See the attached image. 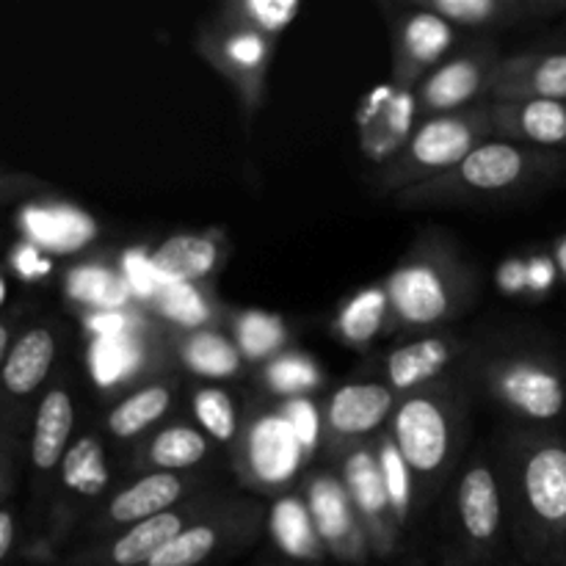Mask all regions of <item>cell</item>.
Wrapping results in <instances>:
<instances>
[{"label":"cell","instance_id":"6da1fadb","mask_svg":"<svg viewBox=\"0 0 566 566\" xmlns=\"http://www.w3.org/2000/svg\"><path fill=\"white\" fill-rule=\"evenodd\" d=\"M506 486L509 542L520 562L558 566L566 551V434L514 426L497 446Z\"/></svg>","mask_w":566,"mask_h":566},{"label":"cell","instance_id":"7a4b0ae2","mask_svg":"<svg viewBox=\"0 0 566 566\" xmlns=\"http://www.w3.org/2000/svg\"><path fill=\"white\" fill-rule=\"evenodd\" d=\"M470 385L440 379L398 398L390 431L415 481V512H423L446 490L462 462L470 431Z\"/></svg>","mask_w":566,"mask_h":566},{"label":"cell","instance_id":"3957f363","mask_svg":"<svg viewBox=\"0 0 566 566\" xmlns=\"http://www.w3.org/2000/svg\"><path fill=\"white\" fill-rule=\"evenodd\" d=\"M566 175V153L490 138L437 180L396 193L398 208H448L523 199Z\"/></svg>","mask_w":566,"mask_h":566},{"label":"cell","instance_id":"277c9868","mask_svg":"<svg viewBox=\"0 0 566 566\" xmlns=\"http://www.w3.org/2000/svg\"><path fill=\"white\" fill-rule=\"evenodd\" d=\"M392 332H426L462 318L479 298V280L446 235H423L385 282Z\"/></svg>","mask_w":566,"mask_h":566},{"label":"cell","instance_id":"5b68a950","mask_svg":"<svg viewBox=\"0 0 566 566\" xmlns=\"http://www.w3.org/2000/svg\"><path fill=\"white\" fill-rule=\"evenodd\" d=\"M470 390H481L520 426L556 429L566 418V365L556 352L542 346L470 348L464 359Z\"/></svg>","mask_w":566,"mask_h":566},{"label":"cell","instance_id":"8992f818","mask_svg":"<svg viewBox=\"0 0 566 566\" xmlns=\"http://www.w3.org/2000/svg\"><path fill=\"white\" fill-rule=\"evenodd\" d=\"M490 138H495L492 136V99L453 111V114L420 119L403 147L379 169L376 188L379 193L396 197L409 188L437 180Z\"/></svg>","mask_w":566,"mask_h":566},{"label":"cell","instance_id":"52a82bcc","mask_svg":"<svg viewBox=\"0 0 566 566\" xmlns=\"http://www.w3.org/2000/svg\"><path fill=\"white\" fill-rule=\"evenodd\" d=\"M451 528L457 539L453 562L468 566H501L509 539L506 486L497 457L479 451L468 459L451 492Z\"/></svg>","mask_w":566,"mask_h":566},{"label":"cell","instance_id":"ba28073f","mask_svg":"<svg viewBox=\"0 0 566 566\" xmlns=\"http://www.w3.org/2000/svg\"><path fill=\"white\" fill-rule=\"evenodd\" d=\"M230 453L241 484L271 497L293 492V484L307 462L302 442L287 426L276 401L258 398L243 409L241 437Z\"/></svg>","mask_w":566,"mask_h":566},{"label":"cell","instance_id":"9c48e42d","mask_svg":"<svg viewBox=\"0 0 566 566\" xmlns=\"http://www.w3.org/2000/svg\"><path fill=\"white\" fill-rule=\"evenodd\" d=\"M193 50L230 83L243 114L254 116L265 103V81L274 59L276 39L238 25L216 11L205 20L193 36Z\"/></svg>","mask_w":566,"mask_h":566},{"label":"cell","instance_id":"30bf717a","mask_svg":"<svg viewBox=\"0 0 566 566\" xmlns=\"http://www.w3.org/2000/svg\"><path fill=\"white\" fill-rule=\"evenodd\" d=\"M265 512L258 501L227 495L208 517L171 539L147 566H205L252 545L265 528Z\"/></svg>","mask_w":566,"mask_h":566},{"label":"cell","instance_id":"8fae6325","mask_svg":"<svg viewBox=\"0 0 566 566\" xmlns=\"http://www.w3.org/2000/svg\"><path fill=\"white\" fill-rule=\"evenodd\" d=\"M392 42V83L415 92L453 50L457 28L418 0L385 6Z\"/></svg>","mask_w":566,"mask_h":566},{"label":"cell","instance_id":"7c38bea8","mask_svg":"<svg viewBox=\"0 0 566 566\" xmlns=\"http://www.w3.org/2000/svg\"><path fill=\"white\" fill-rule=\"evenodd\" d=\"M332 468L340 475L343 486H346L352 506L357 512L359 525H363L365 536H368L370 556L392 558L398 545H401V525H398L396 514H392L390 495H387L385 479H381L379 459H376L374 440L354 442V446L340 448L332 453Z\"/></svg>","mask_w":566,"mask_h":566},{"label":"cell","instance_id":"4fadbf2b","mask_svg":"<svg viewBox=\"0 0 566 566\" xmlns=\"http://www.w3.org/2000/svg\"><path fill=\"white\" fill-rule=\"evenodd\" d=\"M501 59L503 55L492 36L464 44L462 50L448 55L412 92L418 122L464 111L490 99V83Z\"/></svg>","mask_w":566,"mask_h":566},{"label":"cell","instance_id":"5bb4252c","mask_svg":"<svg viewBox=\"0 0 566 566\" xmlns=\"http://www.w3.org/2000/svg\"><path fill=\"white\" fill-rule=\"evenodd\" d=\"M227 497V492L219 490H205L193 495L191 501L180 503V506L169 509V512L149 517L144 523L130 525L125 531L105 536L97 547L86 556L88 566H147L169 545L171 539L191 528L197 520L208 517L216 506Z\"/></svg>","mask_w":566,"mask_h":566},{"label":"cell","instance_id":"9a60e30c","mask_svg":"<svg viewBox=\"0 0 566 566\" xmlns=\"http://www.w3.org/2000/svg\"><path fill=\"white\" fill-rule=\"evenodd\" d=\"M302 497L310 509L318 539L335 562L346 566H365L370 558L368 536L359 525L346 486L335 468H313L302 481Z\"/></svg>","mask_w":566,"mask_h":566},{"label":"cell","instance_id":"2e32d148","mask_svg":"<svg viewBox=\"0 0 566 566\" xmlns=\"http://www.w3.org/2000/svg\"><path fill=\"white\" fill-rule=\"evenodd\" d=\"M398 398L401 396L385 379H357L335 387L321 407L326 457L381 434L390 426Z\"/></svg>","mask_w":566,"mask_h":566},{"label":"cell","instance_id":"e0dca14e","mask_svg":"<svg viewBox=\"0 0 566 566\" xmlns=\"http://www.w3.org/2000/svg\"><path fill=\"white\" fill-rule=\"evenodd\" d=\"M208 484L210 479L199 470L197 473H136V479L111 492L105 506L99 509V517L94 520V528L103 536L125 531L191 501L199 492L210 490Z\"/></svg>","mask_w":566,"mask_h":566},{"label":"cell","instance_id":"ac0fdd59","mask_svg":"<svg viewBox=\"0 0 566 566\" xmlns=\"http://www.w3.org/2000/svg\"><path fill=\"white\" fill-rule=\"evenodd\" d=\"M470 354V343L462 340L451 332H434V335H420L412 340L401 343L392 352H387L385 363V381L398 392L420 390L434 381L446 379L448 370L457 363H464Z\"/></svg>","mask_w":566,"mask_h":566},{"label":"cell","instance_id":"d6986e66","mask_svg":"<svg viewBox=\"0 0 566 566\" xmlns=\"http://www.w3.org/2000/svg\"><path fill=\"white\" fill-rule=\"evenodd\" d=\"M492 103L553 99L566 103V50L503 55L490 83Z\"/></svg>","mask_w":566,"mask_h":566},{"label":"cell","instance_id":"ffe728a7","mask_svg":"<svg viewBox=\"0 0 566 566\" xmlns=\"http://www.w3.org/2000/svg\"><path fill=\"white\" fill-rule=\"evenodd\" d=\"M418 3L440 14L453 28L484 33L531 25L566 11V0H418Z\"/></svg>","mask_w":566,"mask_h":566},{"label":"cell","instance_id":"44dd1931","mask_svg":"<svg viewBox=\"0 0 566 566\" xmlns=\"http://www.w3.org/2000/svg\"><path fill=\"white\" fill-rule=\"evenodd\" d=\"M227 241L221 232H177L149 254V269L160 285H202L221 265Z\"/></svg>","mask_w":566,"mask_h":566},{"label":"cell","instance_id":"7402d4cb","mask_svg":"<svg viewBox=\"0 0 566 566\" xmlns=\"http://www.w3.org/2000/svg\"><path fill=\"white\" fill-rule=\"evenodd\" d=\"M492 136L523 147L564 153L566 103H553V99L492 103Z\"/></svg>","mask_w":566,"mask_h":566},{"label":"cell","instance_id":"603a6c76","mask_svg":"<svg viewBox=\"0 0 566 566\" xmlns=\"http://www.w3.org/2000/svg\"><path fill=\"white\" fill-rule=\"evenodd\" d=\"M213 453V442L191 423H169L133 446L136 473H197Z\"/></svg>","mask_w":566,"mask_h":566},{"label":"cell","instance_id":"cb8c5ba5","mask_svg":"<svg viewBox=\"0 0 566 566\" xmlns=\"http://www.w3.org/2000/svg\"><path fill=\"white\" fill-rule=\"evenodd\" d=\"M177 401V381L169 376L160 379H149L138 385L136 390H127L114 407L105 415V431L111 440L122 442V446H136L144 437L160 429L166 418H169L171 407Z\"/></svg>","mask_w":566,"mask_h":566},{"label":"cell","instance_id":"d4e9b609","mask_svg":"<svg viewBox=\"0 0 566 566\" xmlns=\"http://www.w3.org/2000/svg\"><path fill=\"white\" fill-rule=\"evenodd\" d=\"M171 352L177 363L197 379L210 381H230L243 376L247 363L241 352L219 326H205V329H171Z\"/></svg>","mask_w":566,"mask_h":566},{"label":"cell","instance_id":"484cf974","mask_svg":"<svg viewBox=\"0 0 566 566\" xmlns=\"http://www.w3.org/2000/svg\"><path fill=\"white\" fill-rule=\"evenodd\" d=\"M22 230L31 238L33 249L50 254H75L92 247L99 235V227L86 210L72 208L66 202L31 205L22 210Z\"/></svg>","mask_w":566,"mask_h":566},{"label":"cell","instance_id":"4316f807","mask_svg":"<svg viewBox=\"0 0 566 566\" xmlns=\"http://www.w3.org/2000/svg\"><path fill=\"white\" fill-rule=\"evenodd\" d=\"M265 525H269V534L274 539V545L287 558L310 566L324 562L326 551L321 545L318 531H315L307 503H304L298 490L274 497V503L269 509V517H265Z\"/></svg>","mask_w":566,"mask_h":566},{"label":"cell","instance_id":"83f0119b","mask_svg":"<svg viewBox=\"0 0 566 566\" xmlns=\"http://www.w3.org/2000/svg\"><path fill=\"white\" fill-rule=\"evenodd\" d=\"M72 429H75V403H72V396L64 387H53L42 398L36 409V420H33V468L42 470V473L61 468L72 446Z\"/></svg>","mask_w":566,"mask_h":566},{"label":"cell","instance_id":"f1b7e54d","mask_svg":"<svg viewBox=\"0 0 566 566\" xmlns=\"http://www.w3.org/2000/svg\"><path fill=\"white\" fill-rule=\"evenodd\" d=\"M59 354V343L55 335L44 326L28 329L20 340L11 346L9 357L3 363V387L17 398L33 396L42 387V381L50 376V368Z\"/></svg>","mask_w":566,"mask_h":566},{"label":"cell","instance_id":"f546056e","mask_svg":"<svg viewBox=\"0 0 566 566\" xmlns=\"http://www.w3.org/2000/svg\"><path fill=\"white\" fill-rule=\"evenodd\" d=\"M61 486L75 501L92 503L111 490V462L97 434H83L61 462Z\"/></svg>","mask_w":566,"mask_h":566},{"label":"cell","instance_id":"4dcf8cb0","mask_svg":"<svg viewBox=\"0 0 566 566\" xmlns=\"http://www.w3.org/2000/svg\"><path fill=\"white\" fill-rule=\"evenodd\" d=\"M227 335L241 352L243 363L265 365L276 354L287 352L291 332L280 315L263 313V310H235L227 315Z\"/></svg>","mask_w":566,"mask_h":566},{"label":"cell","instance_id":"1f68e13d","mask_svg":"<svg viewBox=\"0 0 566 566\" xmlns=\"http://www.w3.org/2000/svg\"><path fill=\"white\" fill-rule=\"evenodd\" d=\"M258 381L263 387V396L276 398V403H280L291 401V398L313 396L324 385V374L310 354L287 348V352L276 354L274 359L260 365Z\"/></svg>","mask_w":566,"mask_h":566},{"label":"cell","instance_id":"d6a6232c","mask_svg":"<svg viewBox=\"0 0 566 566\" xmlns=\"http://www.w3.org/2000/svg\"><path fill=\"white\" fill-rule=\"evenodd\" d=\"M155 318L166 321L171 329H205L219 326V307L205 285H160L149 298Z\"/></svg>","mask_w":566,"mask_h":566},{"label":"cell","instance_id":"836d02e7","mask_svg":"<svg viewBox=\"0 0 566 566\" xmlns=\"http://www.w3.org/2000/svg\"><path fill=\"white\" fill-rule=\"evenodd\" d=\"M191 415L197 420V429L208 437L210 442H219L221 448H235L241 437L243 412H238V403L232 392L221 385H197L188 396Z\"/></svg>","mask_w":566,"mask_h":566},{"label":"cell","instance_id":"e575fe53","mask_svg":"<svg viewBox=\"0 0 566 566\" xmlns=\"http://www.w3.org/2000/svg\"><path fill=\"white\" fill-rule=\"evenodd\" d=\"M387 324H390V302L385 285H370L343 304L335 318V332L343 343L363 348L379 337Z\"/></svg>","mask_w":566,"mask_h":566},{"label":"cell","instance_id":"d590c367","mask_svg":"<svg viewBox=\"0 0 566 566\" xmlns=\"http://www.w3.org/2000/svg\"><path fill=\"white\" fill-rule=\"evenodd\" d=\"M66 293L92 310H127L133 291L125 274L114 265L83 263L66 276Z\"/></svg>","mask_w":566,"mask_h":566},{"label":"cell","instance_id":"8d00e7d4","mask_svg":"<svg viewBox=\"0 0 566 566\" xmlns=\"http://www.w3.org/2000/svg\"><path fill=\"white\" fill-rule=\"evenodd\" d=\"M374 448H376V459H379L381 479H385V486H387V495H390L392 514H396L401 531H407L409 517L415 514L412 473H409L407 462L401 459V453H398L396 442H392L390 431L387 429L374 437Z\"/></svg>","mask_w":566,"mask_h":566},{"label":"cell","instance_id":"74e56055","mask_svg":"<svg viewBox=\"0 0 566 566\" xmlns=\"http://www.w3.org/2000/svg\"><path fill=\"white\" fill-rule=\"evenodd\" d=\"M219 14L249 31L280 39L291 28V22L302 14V3L296 0H230L221 6Z\"/></svg>","mask_w":566,"mask_h":566},{"label":"cell","instance_id":"f35d334b","mask_svg":"<svg viewBox=\"0 0 566 566\" xmlns=\"http://www.w3.org/2000/svg\"><path fill=\"white\" fill-rule=\"evenodd\" d=\"M144 354L138 348V337H97L92 368L94 376L108 385L111 379H125L127 374H136Z\"/></svg>","mask_w":566,"mask_h":566},{"label":"cell","instance_id":"ab89813d","mask_svg":"<svg viewBox=\"0 0 566 566\" xmlns=\"http://www.w3.org/2000/svg\"><path fill=\"white\" fill-rule=\"evenodd\" d=\"M276 407L285 415L293 434L298 437L310 462L315 457V451L324 446V409L313 398H291V401H280Z\"/></svg>","mask_w":566,"mask_h":566},{"label":"cell","instance_id":"60d3db41","mask_svg":"<svg viewBox=\"0 0 566 566\" xmlns=\"http://www.w3.org/2000/svg\"><path fill=\"white\" fill-rule=\"evenodd\" d=\"M86 329L94 337H138L142 321L136 318L133 307L127 310H92L86 315Z\"/></svg>","mask_w":566,"mask_h":566},{"label":"cell","instance_id":"b9f144b4","mask_svg":"<svg viewBox=\"0 0 566 566\" xmlns=\"http://www.w3.org/2000/svg\"><path fill=\"white\" fill-rule=\"evenodd\" d=\"M17 269H20L25 276H36V274H44V271H48V263H42L36 254V249L28 243V247H22L20 252H17Z\"/></svg>","mask_w":566,"mask_h":566},{"label":"cell","instance_id":"7bdbcfd3","mask_svg":"<svg viewBox=\"0 0 566 566\" xmlns=\"http://www.w3.org/2000/svg\"><path fill=\"white\" fill-rule=\"evenodd\" d=\"M11 545H14V517L9 512H0V562L9 556Z\"/></svg>","mask_w":566,"mask_h":566},{"label":"cell","instance_id":"ee69618b","mask_svg":"<svg viewBox=\"0 0 566 566\" xmlns=\"http://www.w3.org/2000/svg\"><path fill=\"white\" fill-rule=\"evenodd\" d=\"M553 271H556V265H547V263L528 265V285L536 287V291H545L553 280Z\"/></svg>","mask_w":566,"mask_h":566},{"label":"cell","instance_id":"f6af8a7d","mask_svg":"<svg viewBox=\"0 0 566 566\" xmlns=\"http://www.w3.org/2000/svg\"><path fill=\"white\" fill-rule=\"evenodd\" d=\"M553 265H556V271L566 282V235H558L556 241H553Z\"/></svg>","mask_w":566,"mask_h":566},{"label":"cell","instance_id":"bcb514c9","mask_svg":"<svg viewBox=\"0 0 566 566\" xmlns=\"http://www.w3.org/2000/svg\"><path fill=\"white\" fill-rule=\"evenodd\" d=\"M6 348H9V326L0 324V363L6 357Z\"/></svg>","mask_w":566,"mask_h":566},{"label":"cell","instance_id":"7dc6e473","mask_svg":"<svg viewBox=\"0 0 566 566\" xmlns=\"http://www.w3.org/2000/svg\"><path fill=\"white\" fill-rule=\"evenodd\" d=\"M501 566H531V564H525V562H520V558H514V562H503Z\"/></svg>","mask_w":566,"mask_h":566},{"label":"cell","instance_id":"c3c4849f","mask_svg":"<svg viewBox=\"0 0 566 566\" xmlns=\"http://www.w3.org/2000/svg\"><path fill=\"white\" fill-rule=\"evenodd\" d=\"M446 566H468V564H459V562H453V558H448Z\"/></svg>","mask_w":566,"mask_h":566},{"label":"cell","instance_id":"681fc988","mask_svg":"<svg viewBox=\"0 0 566 566\" xmlns=\"http://www.w3.org/2000/svg\"><path fill=\"white\" fill-rule=\"evenodd\" d=\"M558 566H566V551H564V558H562V564H558Z\"/></svg>","mask_w":566,"mask_h":566},{"label":"cell","instance_id":"f907efd6","mask_svg":"<svg viewBox=\"0 0 566 566\" xmlns=\"http://www.w3.org/2000/svg\"><path fill=\"white\" fill-rule=\"evenodd\" d=\"M0 298H3V282H0Z\"/></svg>","mask_w":566,"mask_h":566},{"label":"cell","instance_id":"816d5d0a","mask_svg":"<svg viewBox=\"0 0 566 566\" xmlns=\"http://www.w3.org/2000/svg\"><path fill=\"white\" fill-rule=\"evenodd\" d=\"M0 486H3V479H0Z\"/></svg>","mask_w":566,"mask_h":566},{"label":"cell","instance_id":"f5cc1de1","mask_svg":"<svg viewBox=\"0 0 566 566\" xmlns=\"http://www.w3.org/2000/svg\"><path fill=\"white\" fill-rule=\"evenodd\" d=\"M315 566H321V564H315Z\"/></svg>","mask_w":566,"mask_h":566}]
</instances>
